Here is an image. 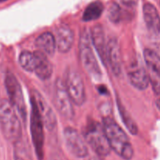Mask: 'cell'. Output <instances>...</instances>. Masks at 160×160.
I'll return each mask as SVG.
<instances>
[{
	"label": "cell",
	"instance_id": "6da1fadb",
	"mask_svg": "<svg viewBox=\"0 0 160 160\" xmlns=\"http://www.w3.org/2000/svg\"><path fill=\"white\" fill-rule=\"evenodd\" d=\"M109 146L120 157L125 160L132 159L134 148L128 135L113 119L106 117L102 123Z\"/></svg>",
	"mask_w": 160,
	"mask_h": 160
},
{
	"label": "cell",
	"instance_id": "7a4b0ae2",
	"mask_svg": "<svg viewBox=\"0 0 160 160\" xmlns=\"http://www.w3.org/2000/svg\"><path fill=\"white\" fill-rule=\"evenodd\" d=\"M0 128L6 140L15 142L22 136V127L17 112L9 100H0Z\"/></svg>",
	"mask_w": 160,
	"mask_h": 160
},
{
	"label": "cell",
	"instance_id": "3957f363",
	"mask_svg": "<svg viewBox=\"0 0 160 160\" xmlns=\"http://www.w3.org/2000/svg\"><path fill=\"white\" fill-rule=\"evenodd\" d=\"M79 54L81 63L90 77L99 81L102 77L98 60L92 50L91 38L87 31H83L79 40Z\"/></svg>",
	"mask_w": 160,
	"mask_h": 160
},
{
	"label": "cell",
	"instance_id": "277c9868",
	"mask_svg": "<svg viewBox=\"0 0 160 160\" xmlns=\"http://www.w3.org/2000/svg\"><path fill=\"white\" fill-rule=\"evenodd\" d=\"M84 137L85 142L98 156H106L110 153L111 148L102 124L96 121L91 122L84 130Z\"/></svg>",
	"mask_w": 160,
	"mask_h": 160
},
{
	"label": "cell",
	"instance_id": "5b68a950",
	"mask_svg": "<svg viewBox=\"0 0 160 160\" xmlns=\"http://www.w3.org/2000/svg\"><path fill=\"white\" fill-rule=\"evenodd\" d=\"M5 87L7 92L9 102L12 104L23 121L27 119V108L22 92L21 85L15 75L8 71L5 77Z\"/></svg>",
	"mask_w": 160,
	"mask_h": 160
},
{
	"label": "cell",
	"instance_id": "8992f818",
	"mask_svg": "<svg viewBox=\"0 0 160 160\" xmlns=\"http://www.w3.org/2000/svg\"><path fill=\"white\" fill-rule=\"evenodd\" d=\"M64 84L73 104L78 106H83L86 101V92L81 74L75 69H69Z\"/></svg>",
	"mask_w": 160,
	"mask_h": 160
},
{
	"label": "cell",
	"instance_id": "52a82bcc",
	"mask_svg": "<svg viewBox=\"0 0 160 160\" xmlns=\"http://www.w3.org/2000/svg\"><path fill=\"white\" fill-rule=\"evenodd\" d=\"M31 133L33 145L34 146L38 159L42 160L44 157V124L34 98L31 97Z\"/></svg>",
	"mask_w": 160,
	"mask_h": 160
},
{
	"label": "cell",
	"instance_id": "ba28073f",
	"mask_svg": "<svg viewBox=\"0 0 160 160\" xmlns=\"http://www.w3.org/2000/svg\"><path fill=\"white\" fill-rule=\"evenodd\" d=\"M54 104L59 113L67 120H71L74 117L73 103L66 89L64 81L56 80L54 85Z\"/></svg>",
	"mask_w": 160,
	"mask_h": 160
},
{
	"label": "cell",
	"instance_id": "9c48e42d",
	"mask_svg": "<svg viewBox=\"0 0 160 160\" xmlns=\"http://www.w3.org/2000/svg\"><path fill=\"white\" fill-rule=\"evenodd\" d=\"M143 16L152 42L155 47L160 51V16L159 12L152 4L145 3L143 6Z\"/></svg>",
	"mask_w": 160,
	"mask_h": 160
},
{
	"label": "cell",
	"instance_id": "30bf717a",
	"mask_svg": "<svg viewBox=\"0 0 160 160\" xmlns=\"http://www.w3.org/2000/svg\"><path fill=\"white\" fill-rule=\"evenodd\" d=\"M64 139L67 148L74 156L85 158L88 155V148L85 141L76 129L70 127L65 128Z\"/></svg>",
	"mask_w": 160,
	"mask_h": 160
},
{
	"label": "cell",
	"instance_id": "8fae6325",
	"mask_svg": "<svg viewBox=\"0 0 160 160\" xmlns=\"http://www.w3.org/2000/svg\"><path fill=\"white\" fill-rule=\"evenodd\" d=\"M31 97L34 98L35 104L38 109L39 114L41 116L44 127L48 131H52L56 126L57 120H56V114L52 108L50 106L44 98V97L39 93L38 91L33 90L31 93Z\"/></svg>",
	"mask_w": 160,
	"mask_h": 160
},
{
	"label": "cell",
	"instance_id": "7c38bea8",
	"mask_svg": "<svg viewBox=\"0 0 160 160\" xmlns=\"http://www.w3.org/2000/svg\"><path fill=\"white\" fill-rule=\"evenodd\" d=\"M128 78L131 85L136 89L144 91L149 85L148 73L142 64L133 62L128 67Z\"/></svg>",
	"mask_w": 160,
	"mask_h": 160
},
{
	"label": "cell",
	"instance_id": "4fadbf2b",
	"mask_svg": "<svg viewBox=\"0 0 160 160\" xmlns=\"http://www.w3.org/2000/svg\"><path fill=\"white\" fill-rule=\"evenodd\" d=\"M107 64L110 67L112 73L119 76L122 72V54L120 45L117 38H113L108 42L106 45Z\"/></svg>",
	"mask_w": 160,
	"mask_h": 160
},
{
	"label": "cell",
	"instance_id": "5bb4252c",
	"mask_svg": "<svg viewBox=\"0 0 160 160\" xmlns=\"http://www.w3.org/2000/svg\"><path fill=\"white\" fill-rule=\"evenodd\" d=\"M34 55L35 59L34 72L39 79L42 81H47L52 75V64L48 59L47 55L40 50L34 52Z\"/></svg>",
	"mask_w": 160,
	"mask_h": 160
},
{
	"label": "cell",
	"instance_id": "9a60e30c",
	"mask_svg": "<svg viewBox=\"0 0 160 160\" xmlns=\"http://www.w3.org/2000/svg\"><path fill=\"white\" fill-rule=\"evenodd\" d=\"M56 48L59 52L67 53L72 48L74 42V36L71 28L66 24H62L57 28L56 36Z\"/></svg>",
	"mask_w": 160,
	"mask_h": 160
},
{
	"label": "cell",
	"instance_id": "2e32d148",
	"mask_svg": "<svg viewBox=\"0 0 160 160\" xmlns=\"http://www.w3.org/2000/svg\"><path fill=\"white\" fill-rule=\"evenodd\" d=\"M91 41L92 42V45L96 49L102 63L107 65V58H106L107 44H106L104 31L101 25H95L92 28L91 31Z\"/></svg>",
	"mask_w": 160,
	"mask_h": 160
},
{
	"label": "cell",
	"instance_id": "e0dca14e",
	"mask_svg": "<svg viewBox=\"0 0 160 160\" xmlns=\"http://www.w3.org/2000/svg\"><path fill=\"white\" fill-rule=\"evenodd\" d=\"M35 45L45 55L52 56L56 49V38L52 33L45 32L36 38Z\"/></svg>",
	"mask_w": 160,
	"mask_h": 160
},
{
	"label": "cell",
	"instance_id": "ac0fdd59",
	"mask_svg": "<svg viewBox=\"0 0 160 160\" xmlns=\"http://www.w3.org/2000/svg\"><path fill=\"white\" fill-rule=\"evenodd\" d=\"M13 157L14 160H33L31 145L25 137L21 136L14 142Z\"/></svg>",
	"mask_w": 160,
	"mask_h": 160
},
{
	"label": "cell",
	"instance_id": "d6986e66",
	"mask_svg": "<svg viewBox=\"0 0 160 160\" xmlns=\"http://www.w3.org/2000/svg\"><path fill=\"white\" fill-rule=\"evenodd\" d=\"M104 10V6L101 1H94L86 7L83 13V20L92 21L99 18Z\"/></svg>",
	"mask_w": 160,
	"mask_h": 160
},
{
	"label": "cell",
	"instance_id": "ffe728a7",
	"mask_svg": "<svg viewBox=\"0 0 160 160\" xmlns=\"http://www.w3.org/2000/svg\"><path fill=\"white\" fill-rule=\"evenodd\" d=\"M117 106H118L119 112H120V115L121 117L122 120H123V123H124L125 127L127 128V129L129 131V132L131 133L133 135H136L138 133V128L137 124L134 122V120L131 118V117L130 116V114L128 113V112L127 111V109H125V107L123 106V105H122V103L120 101H117Z\"/></svg>",
	"mask_w": 160,
	"mask_h": 160
},
{
	"label": "cell",
	"instance_id": "44dd1931",
	"mask_svg": "<svg viewBox=\"0 0 160 160\" xmlns=\"http://www.w3.org/2000/svg\"><path fill=\"white\" fill-rule=\"evenodd\" d=\"M144 59L148 69L160 73V56L154 50L146 48L144 51Z\"/></svg>",
	"mask_w": 160,
	"mask_h": 160
},
{
	"label": "cell",
	"instance_id": "7402d4cb",
	"mask_svg": "<svg viewBox=\"0 0 160 160\" xmlns=\"http://www.w3.org/2000/svg\"><path fill=\"white\" fill-rule=\"evenodd\" d=\"M19 63L20 67L28 72H33L35 66V59L34 52L30 51H23L19 56Z\"/></svg>",
	"mask_w": 160,
	"mask_h": 160
},
{
	"label": "cell",
	"instance_id": "603a6c76",
	"mask_svg": "<svg viewBox=\"0 0 160 160\" xmlns=\"http://www.w3.org/2000/svg\"><path fill=\"white\" fill-rule=\"evenodd\" d=\"M107 16L109 21L113 23H119L122 19V9L117 3L112 2L107 11Z\"/></svg>",
	"mask_w": 160,
	"mask_h": 160
},
{
	"label": "cell",
	"instance_id": "cb8c5ba5",
	"mask_svg": "<svg viewBox=\"0 0 160 160\" xmlns=\"http://www.w3.org/2000/svg\"><path fill=\"white\" fill-rule=\"evenodd\" d=\"M148 70L149 84H152L155 94L160 97V73L153 70Z\"/></svg>",
	"mask_w": 160,
	"mask_h": 160
},
{
	"label": "cell",
	"instance_id": "d4e9b609",
	"mask_svg": "<svg viewBox=\"0 0 160 160\" xmlns=\"http://www.w3.org/2000/svg\"><path fill=\"white\" fill-rule=\"evenodd\" d=\"M120 1L123 6H127L128 8H134L137 6L138 0H120Z\"/></svg>",
	"mask_w": 160,
	"mask_h": 160
},
{
	"label": "cell",
	"instance_id": "484cf974",
	"mask_svg": "<svg viewBox=\"0 0 160 160\" xmlns=\"http://www.w3.org/2000/svg\"><path fill=\"white\" fill-rule=\"evenodd\" d=\"M84 160H102L98 156H89L88 155Z\"/></svg>",
	"mask_w": 160,
	"mask_h": 160
},
{
	"label": "cell",
	"instance_id": "4316f807",
	"mask_svg": "<svg viewBox=\"0 0 160 160\" xmlns=\"http://www.w3.org/2000/svg\"><path fill=\"white\" fill-rule=\"evenodd\" d=\"M156 107H157V109H159V112H160V97H159V98L156 99Z\"/></svg>",
	"mask_w": 160,
	"mask_h": 160
},
{
	"label": "cell",
	"instance_id": "83f0119b",
	"mask_svg": "<svg viewBox=\"0 0 160 160\" xmlns=\"http://www.w3.org/2000/svg\"><path fill=\"white\" fill-rule=\"evenodd\" d=\"M0 1H3V0H0Z\"/></svg>",
	"mask_w": 160,
	"mask_h": 160
}]
</instances>
